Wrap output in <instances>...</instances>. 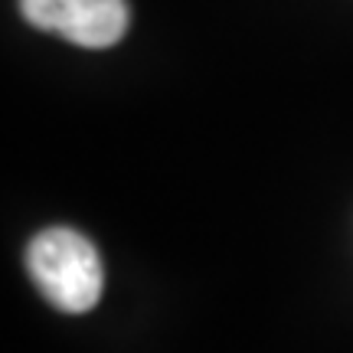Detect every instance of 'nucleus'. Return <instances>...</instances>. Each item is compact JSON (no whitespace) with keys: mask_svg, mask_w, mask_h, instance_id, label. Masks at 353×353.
<instances>
[{"mask_svg":"<svg viewBox=\"0 0 353 353\" xmlns=\"http://www.w3.org/2000/svg\"><path fill=\"white\" fill-rule=\"evenodd\" d=\"M30 26L56 33L85 50L114 46L128 33V0H20Z\"/></svg>","mask_w":353,"mask_h":353,"instance_id":"2","label":"nucleus"},{"mask_svg":"<svg viewBox=\"0 0 353 353\" xmlns=\"http://www.w3.org/2000/svg\"><path fill=\"white\" fill-rule=\"evenodd\" d=\"M26 268L46 301L65 314H85L101 298L105 272L99 249L65 226L43 229L26 249Z\"/></svg>","mask_w":353,"mask_h":353,"instance_id":"1","label":"nucleus"}]
</instances>
